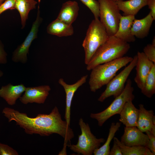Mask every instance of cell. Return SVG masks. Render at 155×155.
Returning a JSON list of instances; mask_svg holds the SVG:
<instances>
[{"instance_id": "cell-1", "label": "cell", "mask_w": 155, "mask_h": 155, "mask_svg": "<svg viewBox=\"0 0 155 155\" xmlns=\"http://www.w3.org/2000/svg\"><path fill=\"white\" fill-rule=\"evenodd\" d=\"M2 113L9 122L15 121L16 125L24 129L27 134L48 136L56 133L67 140L71 137L73 133L70 125L62 119L56 106L50 114H39L35 117H29L26 113L8 107H5Z\"/></svg>"}, {"instance_id": "cell-2", "label": "cell", "mask_w": 155, "mask_h": 155, "mask_svg": "<svg viewBox=\"0 0 155 155\" xmlns=\"http://www.w3.org/2000/svg\"><path fill=\"white\" fill-rule=\"evenodd\" d=\"M130 48L128 43L115 36H109L105 42L97 49L86 65V69L91 70L96 66L121 58Z\"/></svg>"}, {"instance_id": "cell-3", "label": "cell", "mask_w": 155, "mask_h": 155, "mask_svg": "<svg viewBox=\"0 0 155 155\" xmlns=\"http://www.w3.org/2000/svg\"><path fill=\"white\" fill-rule=\"evenodd\" d=\"M133 59L131 57L123 56L94 67L91 70L88 82L90 90L95 92L106 85L119 70L129 63Z\"/></svg>"}, {"instance_id": "cell-4", "label": "cell", "mask_w": 155, "mask_h": 155, "mask_svg": "<svg viewBox=\"0 0 155 155\" xmlns=\"http://www.w3.org/2000/svg\"><path fill=\"white\" fill-rule=\"evenodd\" d=\"M106 30L99 19H94L90 24L82 45L85 52L84 62L87 65L99 47L108 37Z\"/></svg>"}, {"instance_id": "cell-5", "label": "cell", "mask_w": 155, "mask_h": 155, "mask_svg": "<svg viewBox=\"0 0 155 155\" xmlns=\"http://www.w3.org/2000/svg\"><path fill=\"white\" fill-rule=\"evenodd\" d=\"M124 90L118 96L115 97L110 105L103 111L97 113H91L90 117L96 120L99 126H102L104 123L112 116L119 114L126 102L131 100H132L135 97L133 92L134 88L132 86V82L130 79L126 81Z\"/></svg>"}, {"instance_id": "cell-6", "label": "cell", "mask_w": 155, "mask_h": 155, "mask_svg": "<svg viewBox=\"0 0 155 155\" xmlns=\"http://www.w3.org/2000/svg\"><path fill=\"white\" fill-rule=\"evenodd\" d=\"M79 125L81 133L78 135V142L76 144H71L69 147L78 154L92 155L94 150L100 147L105 140L102 138H96L92 133L88 124L84 122L82 118L80 119Z\"/></svg>"}, {"instance_id": "cell-7", "label": "cell", "mask_w": 155, "mask_h": 155, "mask_svg": "<svg viewBox=\"0 0 155 155\" xmlns=\"http://www.w3.org/2000/svg\"><path fill=\"white\" fill-rule=\"evenodd\" d=\"M100 21L109 36H114L118 28L121 15L116 2L113 0H98Z\"/></svg>"}, {"instance_id": "cell-8", "label": "cell", "mask_w": 155, "mask_h": 155, "mask_svg": "<svg viewBox=\"0 0 155 155\" xmlns=\"http://www.w3.org/2000/svg\"><path fill=\"white\" fill-rule=\"evenodd\" d=\"M137 59L136 55L134 56L132 61L127 66L117 75H115L106 85L105 90L98 98V101L103 102L112 96L115 98L122 92L129 76L135 66Z\"/></svg>"}, {"instance_id": "cell-9", "label": "cell", "mask_w": 155, "mask_h": 155, "mask_svg": "<svg viewBox=\"0 0 155 155\" xmlns=\"http://www.w3.org/2000/svg\"><path fill=\"white\" fill-rule=\"evenodd\" d=\"M42 21L38 7L36 18L29 32L22 43L18 45L12 53L11 60L13 62H20L24 64L27 63L29 48L33 41L37 37L39 28Z\"/></svg>"}, {"instance_id": "cell-10", "label": "cell", "mask_w": 155, "mask_h": 155, "mask_svg": "<svg viewBox=\"0 0 155 155\" xmlns=\"http://www.w3.org/2000/svg\"><path fill=\"white\" fill-rule=\"evenodd\" d=\"M51 90L50 86L48 85L26 87L24 94L19 100L25 104L33 103L44 104Z\"/></svg>"}, {"instance_id": "cell-11", "label": "cell", "mask_w": 155, "mask_h": 155, "mask_svg": "<svg viewBox=\"0 0 155 155\" xmlns=\"http://www.w3.org/2000/svg\"><path fill=\"white\" fill-rule=\"evenodd\" d=\"M149 140L148 136L141 131L136 126L125 127L121 142L128 146H146Z\"/></svg>"}, {"instance_id": "cell-12", "label": "cell", "mask_w": 155, "mask_h": 155, "mask_svg": "<svg viewBox=\"0 0 155 155\" xmlns=\"http://www.w3.org/2000/svg\"><path fill=\"white\" fill-rule=\"evenodd\" d=\"M135 67L136 71L134 81L141 90L143 88L146 79L154 64L150 60L143 52L138 51Z\"/></svg>"}, {"instance_id": "cell-13", "label": "cell", "mask_w": 155, "mask_h": 155, "mask_svg": "<svg viewBox=\"0 0 155 155\" xmlns=\"http://www.w3.org/2000/svg\"><path fill=\"white\" fill-rule=\"evenodd\" d=\"M88 77V75H84L76 82L72 84H67L62 78H60L58 80L59 83L63 87L65 93L66 107L65 119L69 125L71 107L74 94L78 89L86 82Z\"/></svg>"}, {"instance_id": "cell-14", "label": "cell", "mask_w": 155, "mask_h": 155, "mask_svg": "<svg viewBox=\"0 0 155 155\" xmlns=\"http://www.w3.org/2000/svg\"><path fill=\"white\" fill-rule=\"evenodd\" d=\"M139 114L136 127L143 132L149 131L155 135V116L152 110H147L139 105Z\"/></svg>"}, {"instance_id": "cell-15", "label": "cell", "mask_w": 155, "mask_h": 155, "mask_svg": "<svg viewBox=\"0 0 155 155\" xmlns=\"http://www.w3.org/2000/svg\"><path fill=\"white\" fill-rule=\"evenodd\" d=\"M135 19V16L121 15L118 30L114 36L128 43L134 42L135 37L131 33V28Z\"/></svg>"}, {"instance_id": "cell-16", "label": "cell", "mask_w": 155, "mask_h": 155, "mask_svg": "<svg viewBox=\"0 0 155 155\" xmlns=\"http://www.w3.org/2000/svg\"><path fill=\"white\" fill-rule=\"evenodd\" d=\"M130 100L125 102L119 114V121L125 127L136 126L139 114V110Z\"/></svg>"}, {"instance_id": "cell-17", "label": "cell", "mask_w": 155, "mask_h": 155, "mask_svg": "<svg viewBox=\"0 0 155 155\" xmlns=\"http://www.w3.org/2000/svg\"><path fill=\"white\" fill-rule=\"evenodd\" d=\"M26 87L22 84L13 85L11 83L2 86L0 89V96L9 105L15 104L17 100L24 92Z\"/></svg>"}, {"instance_id": "cell-18", "label": "cell", "mask_w": 155, "mask_h": 155, "mask_svg": "<svg viewBox=\"0 0 155 155\" xmlns=\"http://www.w3.org/2000/svg\"><path fill=\"white\" fill-rule=\"evenodd\" d=\"M154 20L150 12L142 19H135L131 28L132 34L138 38L142 39L146 37L149 34Z\"/></svg>"}, {"instance_id": "cell-19", "label": "cell", "mask_w": 155, "mask_h": 155, "mask_svg": "<svg viewBox=\"0 0 155 155\" xmlns=\"http://www.w3.org/2000/svg\"><path fill=\"white\" fill-rule=\"evenodd\" d=\"M79 10V5L76 1H67L63 4L57 18L72 25L78 16Z\"/></svg>"}, {"instance_id": "cell-20", "label": "cell", "mask_w": 155, "mask_h": 155, "mask_svg": "<svg viewBox=\"0 0 155 155\" xmlns=\"http://www.w3.org/2000/svg\"><path fill=\"white\" fill-rule=\"evenodd\" d=\"M46 31L50 34L60 37L71 36L74 33L72 25L67 24L57 18L49 24Z\"/></svg>"}, {"instance_id": "cell-21", "label": "cell", "mask_w": 155, "mask_h": 155, "mask_svg": "<svg viewBox=\"0 0 155 155\" xmlns=\"http://www.w3.org/2000/svg\"><path fill=\"white\" fill-rule=\"evenodd\" d=\"M124 16H135L143 7L147 5L146 0H128L116 2Z\"/></svg>"}, {"instance_id": "cell-22", "label": "cell", "mask_w": 155, "mask_h": 155, "mask_svg": "<svg viewBox=\"0 0 155 155\" xmlns=\"http://www.w3.org/2000/svg\"><path fill=\"white\" fill-rule=\"evenodd\" d=\"M37 4V2L35 0H15L14 9L20 14L22 29L25 27L30 11L36 8Z\"/></svg>"}, {"instance_id": "cell-23", "label": "cell", "mask_w": 155, "mask_h": 155, "mask_svg": "<svg viewBox=\"0 0 155 155\" xmlns=\"http://www.w3.org/2000/svg\"><path fill=\"white\" fill-rule=\"evenodd\" d=\"M121 125V123L120 122H117L116 123H111L106 140L102 146L94 150L93 153L94 155H109L111 142Z\"/></svg>"}, {"instance_id": "cell-24", "label": "cell", "mask_w": 155, "mask_h": 155, "mask_svg": "<svg viewBox=\"0 0 155 155\" xmlns=\"http://www.w3.org/2000/svg\"><path fill=\"white\" fill-rule=\"evenodd\" d=\"M113 140L120 147L123 155H154L146 146H127L122 144L120 141L115 137H114Z\"/></svg>"}, {"instance_id": "cell-25", "label": "cell", "mask_w": 155, "mask_h": 155, "mask_svg": "<svg viewBox=\"0 0 155 155\" xmlns=\"http://www.w3.org/2000/svg\"><path fill=\"white\" fill-rule=\"evenodd\" d=\"M142 93L146 97L151 98L155 93V64L152 66L147 76Z\"/></svg>"}, {"instance_id": "cell-26", "label": "cell", "mask_w": 155, "mask_h": 155, "mask_svg": "<svg viewBox=\"0 0 155 155\" xmlns=\"http://www.w3.org/2000/svg\"><path fill=\"white\" fill-rule=\"evenodd\" d=\"M91 11L95 19L99 18V4L96 0H80Z\"/></svg>"}, {"instance_id": "cell-27", "label": "cell", "mask_w": 155, "mask_h": 155, "mask_svg": "<svg viewBox=\"0 0 155 155\" xmlns=\"http://www.w3.org/2000/svg\"><path fill=\"white\" fill-rule=\"evenodd\" d=\"M143 52L148 58L155 63V45L148 44L144 47Z\"/></svg>"}, {"instance_id": "cell-28", "label": "cell", "mask_w": 155, "mask_h": 155, "mask_svg": "<svg viewBox=\"0 0 155 155\" xmlns=\"http://www.w3.org/2000/svg\"><path fill=\"white\" fill-rule=\"evenodd\" d=\"M18 152L9 146L0 142V155H18Z\"/></svg>"}, {"instance_id": "cell-29", "label": "cell", "mask_w": 155, "mask_h": 155, "mask_svg": "<svg viewBox=\"0 0 155 155\" xmlns=\"http://www.w3.org/2000/svg\"><path fill=\"white\" fill-rule=\"evenodd\" d=\"M15 0H6L0 5V15L8 9H14Z\"/></svg>"}, {"instance_id": "cell-30", "label": "cell", "mask_w": 155, "mask_h": 155, "mask_svg": "<svg viewBox=\"0 0 155 155\" xmlns=\"http://www.w3.org/2000/svg\"><path fill=\"white\" fill-rule=\"evenodd\" d=\"M148 136L149 140L146 146L155 155V135L149 131L146 132Z\"/></svg>"}, {"instance_id": "cell-31", "label": "cell", "mask_w": 155, "mask_h": 155, "mask_svg": "<svg viewBox=\"0 0 155 155\" xmlns=\"http://www.w3.org/2000/svg\"><path fill=\"white\" fill-rule=\"evenodd\" d=\"M7 55L4 49V44L0 40V64H5L7 63Z\"/></svg>"}, {"instance_id": "cell-32", "label": "cell", "mask_w": 155, "mask_h": 155, "mask_svg": "<svg viewBox=\"0 0 155 155\" xmlns=\"http://www.w3.org/2000/svg\"><path fill=\"white\" fill-rule=\"evenodd\" d=\"M109 155H123L120 147L114 141L112 147L110 150Z\"/></svg>"}, {"instance_id": "cell-33", "label": "cell", "mask_w": 155, "mask_h": 155, "mask_svg": "<svg viewBox=\"0 0 155 155\" xmlns=\"http://www.w3.org/2000/svg\"><path fill=\"white\" fill-rule=\"evenodd\" d=\"M147 5L150 9V12L154 20H155V0H146Z\"/></svg>"}, {"instance_id": "cell-34", "label": "cell", "mask_w": 155, "mask_h": 155, "mask_svg": "<svg viewBox=\"0 0 155 155\" xmlns=\"http://www.w3.org/2000/svg\"><path fill=\"white\" fill-rule=\"evenodd\" d=\"M152 44H153L154 45H155V36H154V37L153 38V39H152Z\"/></svg>"}, {"instance_id": "cell-35", "label": "cell", "mask_w": 155, "mask_h": 155, "mask_svg": "<svg viewBox=\"0 0 155 155\" xmlns=\"http://www.w3.org/2000/svg\"><path fill=\"white\" fill-rule=\"evenodd\" d=\"M3 72L0 69V78L3 75Z\"/></svg>"}, {"instance_id": "cell-36", "label": "cell", "mask_w": 155, "mask_h": 155, "mask_svg": "<svg viewBox=\"0 0 155 155\" xmlns=\"http://www.w3.org/2000/svg\"><path fill=\"white\" fill-rule=\"evenodd\" d=\"M5 0H0V5Z\"/></svg>"}, {"instance_id": "cell-37", "label": "cell", "mask_w": 155, "mask_h": 155, "mask_svg": "<svg viewBox=\"0 0 155 155\" xmlns=\"http://www.w3.org/2000/svg\"><path fill=\"white\" fill-rule=\"evenodd\" d=\"M113 0L114 1H115L116 2H117V1H123V0Z\"/></svg>"}]
</instances>
